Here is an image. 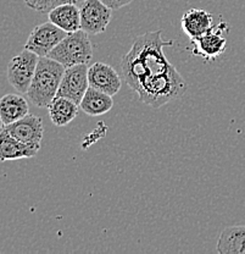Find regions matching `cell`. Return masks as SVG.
Here are the masks:
<instances>
[{
	"label": "cell",
	"instance_id": "obj_1",
	"mask_svg": "<svg viewBox=\"0 0 245 254\" xmlns=\"http://www.w3.org/2000/svg\"><path fill=\"white\" fill-rule=\"evenodd\" d=\"M172 44V41L162 38L160 30L147 32L134 39L130 52L121 62L123 78L132 89L142 82L160 77L175 67L163 54V48Z\"/></svg>",
	"mask_w": 245,
	"mask_h": 254
},
{
	"label": "cell",
	"instance_id": "obj_2",
	"mask_svg": "<svg viewBox=\"0 0 245 254\" xmlns=\"http://www.w3.org/2000/svg\"><path fill=\"white\" fill-rule=\"evenodd\" d=\"M141 102L154 109H159L173 99H177L186 93L187 83L182 75L173 67L160 77L147 79L133 89Z\"/></svg>",
	"mask_w": 245,
	"mask_h": 254
},
{
	"label": "cell",
	"instance_id": "obj_3",
	"mask_svg": "<svg viewBox=\"0 0 245 254\" xmlns=\"http://www.w3.org/2000/svg\"><path fill=\"white\" fill-rule=\"evenodd\" d=\"M65 66L48 57L39 58L36 73L26 94L33 105L48 108L59 91L60 82L65 72Z\"/></svg>",
	"mask_w": 245,
	"mask_h": 254
},
{
	"label": "cell",
	"instance_id": "obj_4",
	"mask_svg": "<svg viewBox=\"0 0 245 254\" xmlns=\"http://www.w3.org/2000/svg\"><path fill=\"white\" fill-rule=\"evenodd\" d=\"M48 58L56 60L66 68L81 64H89L93 58V46L89 34L83 30L67 33V36L50 52Z\"/></svg>",
	"mask_w": 245,
	"mask_h": 254
},
{
	"label": "cell",
	"instance_id": "obj_5",
	"mask_svg": "<svg viewBox=\"0 0 245 254\" xmlns=\"http://www.w3.org/2000/svg\"><path fill=\"white\" fill-rule=\"evenodd\" d=\"M229 26L226 21L221 20L202 36L191 39L192 54L201 58L205 62H212L220 58L226 52L227 34Z\"/></svg>",
	"mask_w": 245,
	"mask_h": 254
},
{
	"label": "cell",
	"instance_id": "obj_6",
	"mask_svg": "<svg viewBox=\"0 0 245 254\" xmlns=\"http://www.w3.org/2000/svg\"><path fill=\"white\" fill-rule=\"evenodd\" d=\"M39 57L28 49L12 58L7 65V81L18 93L26 94L36 73Z\"/></svg>",
	"mask_w": 245,
	"mask_h": 254
},
{
	"label": "cell",
	"instance_id": "obj_7",
	"mask_svg": "<svg viewBox=\"0 0 245 254\" xmlns=\"http://www.w3.org/2000/svg\"><path fill=\"white\" fill-rule=\"evenodd\" d=\"M67 36V33L52 22L36 26L28 36L25 49L31 50L39 58L48 57L52 49Z\"/></svg>",
	"mask_w": 245,
	"mask_h": 254
},
{
	"label": "cell",
	"instance_id": "obj_8",
	"mask_svg": "<svg viewBox=\"0 0 245 254\" xmlns=\"http://www.w3.org/2000/svg\"><path fill=\"white\" fill-rule=\"evenodd\" d=\"M88 68V64H81L65 68L57 95L68 98L80 105L87 89L89 88Z\"/></svg>",
	"mask_w": 245,
	"mask_h": 254
},
{
	"label": "cell",
	"instance_id": "obj_9",
	"mask_svg": "<svg viewBox=\"0 0 245 254\" xmlns=\"http://www.w3.org/2000/svg\"><path fill=\"white\" fill-rule=\"evenodd\" d=\"M81 9V30L88 34L105 32L112 17V9L101 0H84Z\"/></svg>",
	"mask_w": 245,
	"mask_h": 254
},
{
	"label": "cell",
	"instance_id": "obj_10",
	"mask_svg": "<svg viewBox=\"0 0 245 254\" xmlns=\"http://www.w3.org/2000/svg\"><path fill=\"white\" fill-rule=\"evenodd\" d=\"M2 128L20 142L37 148V149H41L42 139H43L44 134V126L43 120L39 116L27 114L20 120L10 124V125L2 126Z\"/></svg>",
	"mask_w": 245,
	"mask_h": 254
},
{
	"label": "cell",
	"instance_id": "obj_11",
	"mask_svg": "<svg viewBox=\"0 0 245 254\" xmlns=\"http://www.w3.org/2000/svg\"><path fill=\"white\" fill-rule=\"evenodd\" d=\"M89 86L104 93L112 95L120 92L122 81L112 66L104 63H96L88 68Z\"/></svg>",
	"mask_w": 245,
	"mask_h": 254
},
{
	"label": "cell",
	"instance_id": "obj_12",
	"mask_svg": "<svg viewBox=\"0 0 245 254\" xmlns=\"http://www.w3.org/2000/svg\"><path fill=\"white\" fill-rule=\"evenodd\" d=\"M182 31L191 39L202 36L213 26V16L204 9H191L182 16Z\"/></svg>",
	"mask_w": 245,
	"mask_h": 254
},
{
	"label": "cell",
	"instance_id": "obj_13",
	"mask_svg": "<svg viewBox=\"0 0 245 254\" xmlns=\"http://www.w3.org/2000/svg\"><path fill=\"white\" fill-rule=\"evenodd\" d=\"M38 152L39 149L20 142L4 128L0 132V161L33 158Z\"/></svg>",
	"mask_w": 245,
	"mask_h": 254
},
{
	"label": "cell",
	"instance_id": "obj_14",
	"mask_svg": "<svg viewBox=\"0 0 245 254\" xmlns=\"http://www.w3.org/2000/svg\"><path fill=\"white\" fill-rule=\"evenodd\" d=\"M49 21L64 30L72 33L81 30V9L76 4L68 2L55 7L48 14Z\"/></svg>",
	"mask_w": 245,
	"mask_h": 254
},
{
	"label": "cell",
	"instance_id": "obj_15",
	"mask_svg": "<svg viewBox=\"0 0 245 254\" xmlns=\"http://www.w3.org/2000/svg\"><path fill=\"white\" fill-rule=\"evenodd\" d=\"M27 114H30L28 102L21 94L9 93L0 98V119L4 126L20 120Z\"/></svg>",
	"mask_w": 245,
	"mask_h": 254
},
{
	"label": "cell",
	"instance_id": "obj_16",
	"mask_svg": "<svg viewBox=\"0 0 245 254\" xmlns=\"http://www.w3.org/2000/svg\"><path fill=\"white\" fill-rule=\"evenodd\" d=\"M114 107L112 95H109L99 89L89 86L80 103V109L89 116H101L109 113Z\"/></svg>",
	"mask_w": 245,
	"mask_h": 254
},
{
	"label": "cell",
	"instance_id": "obj_17",
	"mask_svg": "<svg viewBox=\"0 0 245 254\" xmlns=\"http://www.w3.org/2000/svg\"><path fill=\"white\" fill-rule=\"evenodd\" d=\"M218 254H245V225L226 227L217 241Z\"/></svg>",
	"mask_w": 245,
	"mask_h": 254
},
{
	"label": "cell",
	"instance_id": "obj_18",
	"mask_svg": "<svg viewBox=\"0 0 245 254\" xmlns=\"http://www.w3.org/2000/svg\"><path fill=\"white\" fill-rule=\"evenodd\" d=\"M48 110L51 123L59 127H64L75 120L80 110V105L68 98L56 95L50 103Z\"/></svg>",
	"mask_w": 245,
	"mask_h": 254
},
{
	"label": "cell",
	"instance_id": "obj_19",
	"mask_svg": "<svg viewBox=\"0 0 245 254\" xmlns=\"http://www.w3.org/2000/svg\"><path fill=\"white\" fill-rule=\"evenodd\" d=\"M23 1L30 9L42 12V14H49L52 9L60 5L68 4V2L77 4L80 0H23Z\"/></svg>",
	"mask_w": 245,
	"mask_h": 254
},
{
	"label": "cell",
	"instance_id": "obj_20",
	"mask_svg": "<svg viewBox=\"0 0 245 254\" xmlns=\"http://www.w3.org/2000/svg\"><path fill=\"white\" fill-rule=\"evenodd\" d=\"M105 5L110 7L112 10H118V9H122V7L127 6L130 5L133 0H101Z\"/></svg>",
	"mask_w": 245,
	"mask_h": 254
},
{
	"label": "cell",
	"instance_id": "obj_21",
	"mask_svg": "<svg viewBox=\"0 0 245 254\" xmlns=\"http://www.w3.org/2000/svg\"><path fill=\"white\" fill-rule=\"evenodd\" d=\"M2 126H4V125H2V123H1V119H0V127H1V128H2Z\"/></svg>",
	"mask_w": 245,
	"mask_h": 254
},
{
	"label": "cell",
	"instance_id": "obj_22",
	"mask_svg": "<svg viewBox=\"0 0 245 254\" xmlns=\"http://www.w3.org/2000/svg\"><path fill=\"white\" fill-rule=\"evenodd\" d=\"M1 129H2V128H1V127H0V132H1Z\"/></svg>",
	"mask_w": 245,
	"mask_h": 254
}]
</instances>
